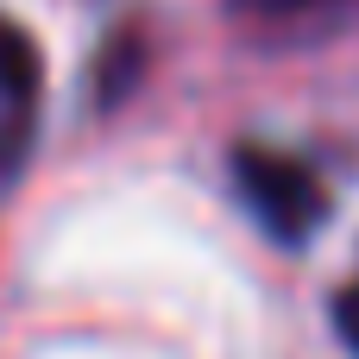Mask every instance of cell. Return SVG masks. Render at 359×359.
<instances>
[{
    "instance_id": "1",
    "label": "cell",
    "mask_w": 359,
    "mask_h": 359,
    "mask_svg": "<svg viewBox=\"0 0 359 359\" xmlns=\"http://www.w3.org/2000/svg\"><path fill=\"white\" fill-rule=\"evenodd\" d=\"M233 183H240V202L252 208V221L278 246H303L328 221V189H322L316 164H303L278 145H252V139L233 145Z\"/></svg>"
},
{
    "instance_id": "2",
    "label": "cell",
    "mask_w": 359,
    "mask_h": 359,
    "mask_svg": "<svg viewBox=\"0 0 359 359\" xmlns=\"http://www.w3.org/2000/svg\"><path fill=\"white\" fill-rule=\"evenodd\" d=\"M38 114H44V50L19 19L0 13V177L25 164Z\"/></svg>"
},
{
    "instance_id": "3",
    "label": "cell",
    "mask_w": 359,
    "mask_h": 359,
    "mask_svg": "<svg viewBox=\"0 0 359 359\" xmlns=\"http://www.w3.org/2000/svg\"><path fill=\"white\" fill-rule=\"evenodd\" d=\"M139 69H145V44H139V32L126 25V32H114V38L101 44V69H95V88H101V107L126 101V88L139 82Z\"/></svg>"
},
{
    "instance_id": "4",
    "label": "cell",
    "mask_w": 359,
    "mask_h": 359,
    "mask_svg": "<svg viewBox=\"0 0 359 359\" xmlns=\"http://www.w3.org/2000/svg\"><path fill=\"white\" fill-rule=\"evenodd\" d=\"M334 334H341V347L359 359V278L334 290Z\"/></svg>"
},
{
    "instance_id": "5",
    "label": "cell",
    "mask_w": 359,
    "mask_h": 359,
    "mask_svg": "<svg viewBox=\"0 0 359 359\" xmlns=\"http://www.w3.org/2000/svg\"><path fill=\"white\" fill-rule=\"evenodd\" d=\"M240 13H259V19H303L316 6H341V0H233Z\"/></svg>"
}]
</instances>
